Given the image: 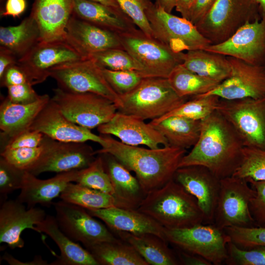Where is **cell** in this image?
<instances>
[{"label": "cell", "instance_id": "7c38bea8", "mask_svg": "<svg viewBox=\"0 0 265 265\" xmlns=\"http://www.w3.org/2000/svg\"><path fill=\"white\" fill-rule=\"evenodd\" d=\"M255 194V190L245 179L233 175L221 179L213 224L221 229L254 227L249 206Z\"/></svg>", "mask_w": 265, "mask_h": 265}, {"label": "cell", "instance_id": "9a60e30c", "mask_svg": "<svg viewBox=\"0 0 265 265\" xmlns=\"http://www.w3.org/2000/svg\"><path fill=\"white\" fill-rule=\"evenodd\" d=\"M204 50L265 67V13L261 19L246 23L226 41Z\"/></svg>", "mask_w": 265, "mask_h": 265}, {"label": "cell", "instance_id": "4316f807", "mask_svg": "<svg viewBox=\"0 0 265 265\" xmlns=\"http://www.w3.org/2000/svg\"><path fill=\"white\" fill-rule=\"evenodd\" d=\"M100 155L113 186L116 206L137 209L146 194L136 177L112 155Z\"/></svg>", "mask_w": 265, "mask_h": 265}, {"label": "cell", "instance_id": "b9f144b4", "mask_svg": "<svg viewBox=\"0 0 265 265\" xmlns=\"http://www.w3.org/2000/svg\"><path fill=\"white\" fill-rule=\"evenodd\" d=\"M104 75L112 89L119 95L126 94L137 87L144 78L134 70H111L103 68Z\"/></svg>", "mask_w": 265, "mask_h": 265}, {"label": "cell", "instance_id": "d6986e66", "mask_svg": "<svg viewBox=\"0 0 265 265\" xmlns=\"http://www.w3.org/2000/svg\"><path fill=\"white\" fill-rule=\"evenodd\" d=\"M173 179L196 198L204 215L205 224H213L220 179L201 165L179 167Z\"/></svg>", "mask_w": 265, "mask_h": 265}, {"label": "cell", "instance_id": "680465c9", "mask_svg": "<svg viewBox=\"0 0 265 265\" xmlns=\"http://www.w3.org/2000/svg\"><path fill=\"white\" fill-rule=\"evenodd\" d=\"M93 1L100 3L107 6L120 8L117 2L114 0H90Z\"/></svg>", "mask_w": 265, "mask_h": 265}, {"label": "cell", "instance_id": "8992f818", "mask_svg": "<svg viewBox=\"0 0 265 265\" xmlns=\"http://www.w3.org/2000/svg\"><path fill=\"white\" fill-rule=\"evenodd\" d=\"M124 50L142 67L144 78H167L172 70L182 63L184 52L177 53L138 28L119 34Z\"/></svg>", "mask_w": 265, "mask_h": 265}, {"label": "cell", "instance_id": "d590c367", "mask_svg": "<svg viewBox=\"0 0 265 265\" xmlns=\"http://www.w3.org/2000/svg\"><path fill=\"white\" fill-rule=\"evenodd\" d=\"M71 182L60 195V199L86 210H98L116 206L112 195L78 183Z\"/></svg>", "mask_w": 265, "mask_h": 265}, {"label": "cell", "instance_id": "ab89813d", "mask_svg": "<svg viewBox=\"0 0 265 265\" xmlns=\"http://www.w3.org/2000/svg\"><path fill=\"white\" fill-rule=\"evenodd\" d=\"M99 66L111 70H134L143 71L141 65L123 49H111L90 55Z\"/></svg>", "mask_w": 265, "mask_h": 265}, {"label": "cell", "instance_id": "836d02e7", "mask_svg": "<svg viewBox=\"0 0 265 265\" xmlns=\"http://www.w3.org/2000/svg\"><path fill=\"white\" fill-rule=\"evenodd\" d=\"M86 249L99 265H149L131 244L120 238L102 242Z\"/></svg>", "mask_w": 265, "mask_h": 265}, {"label": "cell", "instance_id": "7bdbcfd3", "mask_svg": "<svg viewBox=\"0 0 265 265\" xmlns=\"http://www.w3.org/2000/svg\"><path fill=\"white\" fill-rule=\"evenodd\" d=\"M230 241L239 248L247 249L265 246V228L259 227H228L224 229Z\"/></svg>", "mask_w": 265, "mask_h": 265}, {"label": "cell", "instance_id": "74e56055", "mask_svg": "<svg viewBox=\"0 0 265 265\" xmlns=\"http://www.w3.org/2000/svg\"><path fill=\"white\" fill-rule=\"evenodd\" d=\"M87 167L79 170L75 183L113 196L114 191L110 178L100 154Z\"/></svg>", "mask_w": 265, "mask_h": 265}, {"label": "cell", "instance_id": "9c48e42d", "mask_svg": "<svg viewBox=\"0 0 265 265\" xmlns=\"http://www.w3.org/2000/svg\"><path fill=\"white\" fill-rule=\"evenodd\" d=\"M215 110L232 126L244 147L265 150V97L220 98Z\"/></svg>", "mask_w": 265, "mask_h": 265}, {"label": "cell", "instance_id": "6da1fadb", "mask_svg": "<svg viewBox=\"0 0 265 265\" xmlns=\"http://www.w3.org/2000/svg\"><path fill=\"white\" fill-rule=\"evenodd\" d=\"M243 143L230 124L216 110L201 120L199 138L179 168L201 165L220 180L233 175L242 159Z\"/></svg>", "mask_w": 265, "mask_h": 265}, {"label": "cell", "instance_id": "ac0fdd59", "mask_svg": "<svg viewBox=\"0 0 265 265\" xmlns=\"http://www.w3.org/2000/svg\"><path fill=\"white\" fill-rule=\"evenodd\" d=\"M29 129L38 131L54 140L65 142L91 141L105 146L104 135H98L89 129L78 125L66 118L50 99L40 112Z\"/></svg>", "mask_w": 265, "mask_h": 265}, {"label": "cell", "instance_id": "1f68e13d", "mask_svg": "<svg viewBox=\"0 0 265 265\" xmlns=\"http://www.w3.org/2000/svg\"><path fill=\"white\" fill-rule=\"evenodd\" d=\"M181 64L187 69L203 77L221 83L231 75L227 57L205 50L184 52Z\"/></svg>", "mask_w": 265, "mask_h": 265}, {"label": "cell", "instance_id": "3957f363", "mask_svg": "<svg viewBox=\"0 0 265 265\" xmlns=\"http://www.w3.org/2000/svg\"><path fill=\"white\" fill-rule=\"evenodd\" d=\"M137 210L165 228H185L205 224L196 198L173 178L148 193Z\"/></svg>", "mask_w": 265, "mask_h": 265}, {"label": "cell", "instance_id": "f1b7e54d", "mask_svg": "<svg viewBox=\"0 0 265 265\" xmlns=\"http://www.w3.org/2000/svg\"><path fill=\"white\" fill-rule=\"evenodd\" d=\"M37 232L44 233L58 246L60 256L52 265H99L92 254L66 235L60 229L55 216L47 215L36 225Z\"/></svg>", "mask_w": 265, "mask_h": 265}, {"label": "cell", "instance_id": "ffe728a7", "mask_svg": "<svg viewBox=\"0 0 265 265\" xmlns=\"http://www.w3.org/2000/svg\"><path fill=\"white\" fill-rule=\"evenodd\" d=\"M45 211L39 208H27L18 200H6L0 209V242L12 249L22 248L25 241L21 235L26 229L37 232L36 225L46 217Z\"/></svg>", "mask_w": 265, "mask_h": 265}, {"label": "cell", "instance_id": "9f6ffc18", "mask_svg": "<svg viewBox=\"0 0 265 265\" xmlns=\"http://www.w3.org/2000/svg\"><path fill=\"white\" fill-rule=\"evenodd\" d=\"M196 0H176L175 9L182 17L189 20L191 10Z\"/></svg>", "mask_w": 265, "mask_h": 265}, {"label": "cell", "instance_id": "60d3db41", "mask_svg": "<svg viewBox=\"0 0 265 265\" xmlns=\"http://www.w3.org/2000/svg\"><path fill=\"white\" fill-rule=\"evenodd\" d=\"M46 146V135L42 144L33 148H6L0 157L21 170L28 171L42 157Z\"/></svg>", "mask_w": 265, "mask_h": 265}, {"label": "cell", "instance_id": "277c9868", "mask_svg": "<svg viewBox=\"0 0 265 265\" xmlns=\"http://www.w3.org/2000/svg\"><path fill=\"white\" fill-rule=\"evenodd\" d=\"M117 111L143 120L162 117L186 101L175 92L167 78L146 77L131 92L119 96Z\"/></svg>", "mask_w": 265, "mask_h": 265}, {"label": "cell", "instance_id": "6f0895ef", "mask_svg": "<svg viewBox=\"0 0 265 265\" xmlns=\"http://www.w3.org/2000/svg\"><path fill=\"white\" fill-rule=\"evenodd\" d=\"M156 1L160 7L168 13H171L175 7L176 0H157Z\"/></svg>", "mask_w": 265, "mask_h": 265}, {"label": "cell", "instance_id": "30bf717a", "mask_svg": "<svg viewBox=\"0 0 265 265\" xmlns=\"http://www.w3.org/2000/svg\"><path fill=\"white\" fill-rule=\"evenodd\" d=\"M50 77L64 91L95 93L110 100L116 106L120 103L119 96L106 80L103 68L90 58L56 66L50 70Z\"/></svg>", "mask_w": 265, "mask_h": 265}, {"label": "cell", "instance_id": "816d5d0a", "mask_svg": "<svg viewBox=\"0 0 265 265\" xmlns=\"http://www.w3.org/2000/svg\"><path fill=\"white\" fill-rule=\"evenodd\" d=\"M217 0H196L191 10L189 20L194 25L210 11Z\"/></svg>", "mask_w": 265, "mask_h": 265}, {"label": "cell", "instance_id": "11a10c76", "mask_svg": "<svg viewBox=\"0 0 265 265\" xmlns=\"http://www.w3.org/2000/svg\"><path fill=\"white\" fill-rule=\"evenodd\" d=\"M18 60L17 56L11 51L0 46V78L9 66L16 64Z\"/></svg>", "mask_w": 265, "mask_h": 265}, {"label": "cell", "instance_id": "f546056e", "mask_svg": "<svg viewBox=\"0 0 265 265\" xmlns=\"http://www.w3.org/2000/svg\"><path fill=\"white\" fill-rule=\"evenodd\" d=\"M118 238L131 244L149 265H181L175 250L161 237L152 233L133 234L114 232Z\"/></svg>", "mask_w": 265, "mask_h": 265}, {"label": "cell", "instance_id": "94428289", "mask_svg": "<svg viewBox=\"0 0 265 265\" xmlns=\"http://www.w3.org/2000/svg\"><path fill=\"white\" fill-rule=\"evenodd\" d=\"M4 0H0V2H3Z\"/></svg>", "mask_w": 265, "mask_h": 265}, {"label": "cell", "instance_id": "603a6c76", "mask_svg": "<svg viewBox=\"0 0 265 265\" xmlns=\"http://www.w3.org/2000/svg\"><path fill=\"white\" fill-rule=\"evenodd\" d=\"M73 0H34L30 15L40 31L39 42L65 40Z\"/></svg>", "mask_w": 265, "mask_h": 265}, {"label": "cell", "instance_id": "52a82bcc", "mask_svg": "<svg viewBox=\"0 0 265 265\" xmlns=\"http://www.w3.org/2000/svg\"><path fill=\"white\" fill-rule=\"evenodd\" d=\"M142 1L154 37L174 52L204 50L211 45L189 20L167 12L156 1Z\"/></svg>", "mask_w": 265, "mask_h": 265}, {"label": "cell", "instance_id": "7a4b0ae2", "mask_svg": "<svg viewBox=\"0 0 265 265\" xmlns=\"http://www.w3.org/2000/svg\"><path fill=\"white\" fill-rule=\"evenodd\" d=\"M104 135L106 145L95 154H109L133 172L146 194L173 178L186 152V149L171 146L151 149L128 145Z\"/></svg>", "mask_w": 265, "mask_h": 265}, {"label": "cell", "instance_id": "f6af8a7d", "mask_svg": "<svg viewBox=\"0 0 265 265\" xmlns=\"http://www.w3.org/2000/svg\"><path fill=\"white\" fill-rule=\"evenodd\" d=\"M25 171L14 166L0 157V204L7 200L9 194L21 188Z\"/></svg>", "mask_w": 265, "mask_h": 265}, {"label": "cell", "instance_id": "5bb4252c", "mask_svg": "<svg viewBox=\"0 0 265 265\" xmlns=\"http://www.w3.org/2000/svg\"><path fill=\"white\" fill-rule=\"evenodd\" d=\"M85 58L65 40L39 42L17 64L32 85L44 82L53 67Z\"/></svg>", "mask_w": 265, "mask_h": 265}, {"label": "cell", "instance_id": "bcb514c9", "mask_svg": "<svg viewBox=\"0 0 265 265\" xmlns=\"http://www.w3.org/2000/svg\"><path fill=\"white\" fill-rule=\"evenodd\" d=\"M135 26L146 35L154 37L142 0H114Z\"/></svg>", "mask_w": 265, "mask_h": 265}, {"label": "cell", "instance_id": "8fae6325", "mask_svg": "<svg viewBox=\"0 0 265 265\" xmlns=\"http://www.w3.org/2000/svg\"><path fill=\"white\" fill-rule=\"evenodd\" d=\"M51 100L69 120L90 130L110 121L117 111L110 100L93 93H75L59 87Z\"/></svg>", "mask_w": 265, "mask_h": 265}, {"label": "cell", "instance_id": "f35d334b", "mask_svg": "<svg viewBox=\"0 0 265 265\" xmlns=\"http://www.w3.org/2000/svg\"><path fill=\"white\" fill-rule=\"evenodd\" d=\"M242 155L241 162L233 176L246 180L265 181V150L244 147Z\"/></svg>", "mask_w": 265, "mask_h": 265}, {"label": "cell", "instance_id": "4fadbf2b", "mask_svg": "<svg viewBox=\"0 0 265 265\" xmlns=\"http://www.w3.org/2000/svg\"><path fill=\"white\" fill-rule=\"evenodd\" d=\"M55 218L61 230L73 241L85 247L119 239L86 209L63 200L53 203Z\"/></svg>", "mask_w": 265, "mask_h": 265}, {"label": "cell", "instance_id": "e575fe53", "mask_svg": "<svg viewBox=\"0 0 265 265\" xmlns=\"http://www.w3.org/2000/svg\"><path fill=\"white\" fill-rule=\"evenodd\" d=\"M167 79L177 95L186 98L207 93L220 83L201 76L187 69L182 64L172 70Z\"/></svg>", "mask_w": 265, "mask_h": 265}, {"label": "cell", "instance_id": "5b68a950", "mask_svg": "<svg viewBox=\"0 0 265 265\" xmlns=\"http://www.w3.org/2000/svg\"><path fill=\"white\" fill-rule=\"evenodd\" d=\"M257 0H217L196 26L211 43H222L247 22L262 18Z\"/></svg>", "mask_w": 265, "mask_h": 265}, {"label": "cell", "instance_id": "e0dca14e", "mask_svg": "<svg viewBox=\"0 0 265 265\" xmlns=\"http://www.w3.org/2000/svg\"><path fill=\"white\" fill-rule=\"evenodd\" d=\"M231 67L230 76L209 92L221 99L233 100L265 97V67L227 56Z\"/></svg>", "mask_w": 265, "mask_h": 265}, {"label": "cell", "instance_id": "ee69618b", "mask_svg": "<svg viewBox=\"0 0 265 265\" xmlns=\"http://www.w3.org/2000/svg\"><path fill=\"white\" fill-rule=\"evenodd\" d=\"M228 265H265V246L242 249L230 241L227 244Z\"/></svg>", "mask_w": 265, "mask_h": 265}, {"label": "cell", "instance_id": "91938a15", "mask_svg": "<svg viewBox=\"0 0 265 265\" xmlns=\"http://www.w3.org/2000/svg\"><path fill=\"white\" fill-rule=\"evenodd\" d=\"M261 7L262 13H265V0H257Z\"/></svg>", "mask_w": 265, "mask_h": 265}, {"label": "cell", "instance_id": "2e32d148", "mask_svg": "<svg viewBox=\"0 0 265 265\" xmlns=\"http://www.w3.org/2000/svg\"><path fill=\"white\" fill-rule=\"evenodd\" d=\"M95 151L85 142H65L46 136V146L39 160L27 172L60 173L87 167L95 159Z\"/></svg>", "mask_w": 265, "mask_h": 265}, {"label": "cell", "instance_id": "f907efd6", "mask_svg": "<svg viewBox=\"0 0 265 265\" xmlns=\"http://www.w3.org/2000/svg\"><path fill=\"white\" fill-rule=\"evenodd\" d=\"M0 86L7 87L9 86L29 83L27 75L22 68L17 64L9 66L0 78Z\"/></svg>", "mask_w": 265, "mask_h": 265}, {"label": "cell", "instance_id": "f5cc1de1", "mask_svg": "<svg viewBox=\"0 0 265 265\" xmlns=\"http://www.w3.org/2000/svg\"><path fill=\"white\" fill-rule=\"evenodd\" d=\"M26 7V0H6L4 10L0 13L1 17H19Z\"/></svg>", "mask_w": 265, "mask_h": 265}, {"label": "cell", "instance_id": "d4e9b609", "mask_svg": "<svg viewBox=\"0 0 265 265\" xmlns=\"http://www.w3.org/2000/svg\"><path fill=\"white\" fill-rule=\"evenodd\" d=\"M86 210L91 215L103 221L114 232L122 231L133 234L152 233L164 239V228L137 209L114 206Z\"/></svg>", "mask_w": 265, "mask_h": 265}, {"label": "cell", "instance_id": "681fc988", "mask_svg": "<svg viewBox=\"0 0 265 265\" xmlns=\"http://www.w3.org/2000/svg\"><path fill=\"white\" fill-rule=\"evenodd\" d=\"M29 83L11 85L7 87V98L10 101L17 104H29L37 100L38 95Z\"/></svg>", "mask_w": 265, "mask_h": 265}, {"label": "cell", "instance_id": "4dcf8cb0", "mask_svg": "<svg viewBox=\"0 0 265 265\" xmlns=\"http://www.w3.org/2000/svg\"><path fill=\"white\" fill-rule=\"evenodd\" d=\"M150 123L166 139L169 146L186 149L197 142L201 121L173 116L152 120Z\"/></svg>", "mask_w": 265, "mask_h": 265}, {"label": "cell", "instance_id": "ba28073f", "mask_svg": "<svg viewBox=\"0 0 265 265\" xmlns=\"http://www.w3.org/2000/svg\"><path fill=\"white\" fill-rule=\"evenodd\" d=\"M164 239L175 248L199 255L212 265H220L228 258L230 238L214 224H200L185 228H165Z\"/></svg>", "mask_w": 265, "mask_h": 265}, {"label": "cell", "instance_id": "d6a6232c", "mask_svg": "<svg viewBox=\"0 0 265 265\" xmlns=\"http://www.w3.org/2000/svg\"><path fill=\"white\" fill-rule=\"evenodd\" d=\"M39 39L38 26L30 15L17 26L0 27V46L11 51L18 60L38 43Z\"/></svg>", "mask_w": 265, "mask_h": 265}, {"label": "cell", "instance_id": "c3c4849f", "mask_svg": "<svg viewBox=\"0 0 265 265\" xmlns=\"http://www.w3.org/2000/svg\"><path fill=\"white\" fill-rule=\"evenodd\" d=\"M45 135L35 130L29 129L10 139L1 149L18 148H33L41 145Z\"/></svg>", "mask_w": 265, "mask_h": 265}, {"label": "cell", "instance_id": "8d00e7d4", "mask_svg": "<svg viewBox=\"0 0 265 265\" xmlns=\"http://www.w3.org/2000/svg\"><path fill=\"white\" fill-rule=\"evenodd\" d=\"M219 99V97L213 95L193 96L191 100L186 101L176 108L157 119L178 116L201 121L215 110Z\"/></svg>", "mask_w": 265, "mask_h": 265}, {"label": "cell", "instance_id": "7dc6e473", "mask_svg": "<svg viewBox=\"0 0 265 265\" xmlns=\"http://www.w3.org/2000/svg\"><path fill=\"white\" fill-rule=\"evenodd\" d=\"M247 181L255 190L249 206L255 226L265 228V181Z\"/></svg>", "mask_w": 265, "mask_h": 265}, {"label": "cell", "instance_id": "484cf974", "mask_svg": "<svg viewBox=\"0 0 265 265\" xmlns=\"http://www.w3.org/2000/svg\"><path fill=\"white\" fill-rule=\"evenodd\" d=\"M50 99L44 94L36 101L25 104L13 103L7 97L2 99L0 106V137L4 143L2 148L10 139L29 129Z\"/></svg>", "mask_w": 265, "mask_h": 265}, {"label": "cell", "instance_id": "83f0119b", "mask_svg": "<svg viewBox=\"0 0 265 265\" xmlns=\"http://www.w3.org/2000/svg\"><path fill=\"white\" fill-rule=\"evenodd\" d=\"M73 14L78 17L118 34L136 28L120 8L90 0H73Z\"/></svg>", "mask_w": 265, "mask_h": 265}, {"label": "cell", "instance_id": "cb8c5ba5", "mask_svg": "<svg viewBox=\"0 0 265 265\" xmlns=\"http://www.w3.org/2000/svg\"><path fill=\"white\" fill-rule=\"evenodd\" d=\"M78 170L57 173L54 177L42 180L36 176L25 171L23 185L17 197L27 208L35 207L37 204L50 207L53 200L60 196L67 186L75 182Z\"/></svg>", "mask_w": 265, "mask_h": 265}, {"label": "cell", "instance_id": "6125c7cd", "mask_svg": "<svg viewBox=\"0 0 265 265\" xmlns=\"http://www.w3.org/2000/svg\"><path fill=\"white\" fill-rule=\"evenodd\" d=\"M152 0V1H153V0ZM156 0H155V1H156Z\"/></svg>", "mask_w": 265, "mask_h": 265}, {"label": "cell", "instance_id": "44dd1931", "mask_svg": "<svg viewBox=\"0 0 265 265\" xmlns=\"http://www.w3.org/2000/svg\"><path fill=\"white\" fill-rule=\"evenodd\" d=\"M97 129L102 134L114 135L128 145H145L151 149H158L160 145L169 146L165 137L150 123L118 111Z\"/></svg>", "mask_w": 265, "mask_h": 265}, {"label": "cell", "instance_id": "db71d44e", "mask_svg": "<svg viewBox=\"0 0 265 265\" xmlns=\"http://www.w3.org/2000/svg\"><path fill=\"white\" fill-rule=\"evenodd\" d=\"M174 250L179 259L181 265H212L209 261L201 256L188 253L175 248Z\"/></svg>", "mask_w": 265, "mask_h": 265}, {"label": "cell", "instance_id": "7402d4cb", "mask_svg": "<svg viewBox=\"0 0 265 265\" xmlns=\"http://www.w3.org/2000/svg\"><path fill=\"white\" fill-rule=\"evenodd\" d=\"M65 39L83 57L111 49H123L118 34L83 20L72 14Z\"/></svg>", "mask_w": 265, "mask_h": 265}]
</instances>
